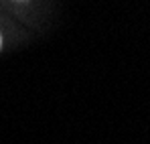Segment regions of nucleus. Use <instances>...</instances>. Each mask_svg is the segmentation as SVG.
<instances>
[{
	"mask_svg": "<svg viewBox=\"0 0 150 144\" xmlns=\"http://www.w3.org/2000/svg\"><path fill=\"white\" fill-rule=\"evenodd\" d=\"M0 47H2V35H0Z\"/></svg>",
	"mask_w": 150,
	"mask_h": 144,
	"instance_id": "1",
	"label": "nucleus"
}]
</instances>
